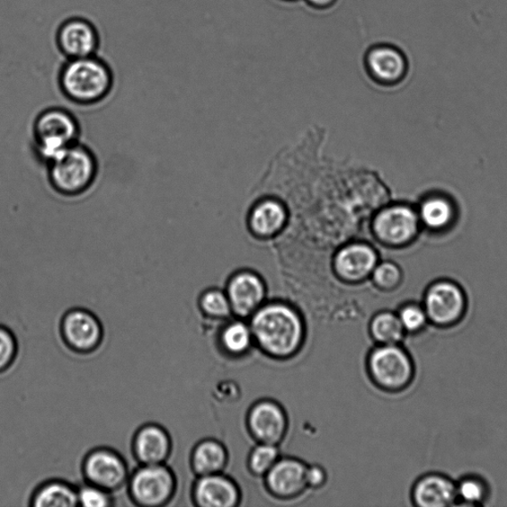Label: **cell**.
<instances>
[{
  "label": "cell",
  "instance_id": "obj_33",
  "mask_svg": "<svg viewBox=\"0 0 507 507\" xmlns=\"http://www.w3.org/2000/svg\"><path fill=\"white\" fill-rule=\"evenodd\" d=\"M324 470L319 467L307 469V483L309 486L317 487L324 482Z\"/></svg>",
  "mask_w": 507,
  "mask_h": 507
},
{
  "label": "cell",
  "instance_id": "obj_17",
  "mask_svg": "<svg viewBox=\"0 0 507 507\" xmlns=\"http://www.w3.org/2000/svg\"><path fill=\"white\" fill-rule=\"evenodd\" d=\"M249 424L258 440L266 444L279 443L287 429L286 415L278 405L264 402L253 407Z\"/></svg>",
  "mask_w": 507,
  "mask_h": 507
},
{
  "label": "cell",
  "instance_id": "obj_20",
  "mask_svg": "<svg viewBox=\"0 0 507 507\" xmlns=\"http://www.w3.org/2000/svg\"><path fill=\"white\" fill-rule=\"evenodd\" d=\"M287 220L286 208L280 201L269 199L256 204L249 217V225L257 236L272 237L282 231Z\"/></svg>",
  "mask_w": 507,
  "mask_h": 507
},
{
  "label": "cell",
  "instance_id": "obj_19",
  "mask_svg": "<svg viewBox=\"0 0 507 507\" xmlns=\"http://www.w3.org/2000/svg\"><path fill=\"white\" fill-rule=\"evenodd\" d=\"M307 469L297 460L286 459L275 462L266 473V480L274 494L281 496L297 495L307 486Z\"/></svg>",
  "mask_w": 507,
  "mask_h": 507
},
{
  "label": "cell",
  "instance_id": "obj_16",
  "mask_svg": "<svg viewBox=\"0 0 507 507\" xmlns=\"http://www.w3.org/2000/svg\"><path fill=\"white\" fill-rule=\"evenodd\" d=\"M413 498L420 507H447L457 502V487L448 477L429 474L417 480Z\"/></svg>",
  "mask_w": 507,
  "mask_h": 507
},
{
  "label": "cell",
  "instance_id": "obj_18",
  "mask_svg": "<svg viewBox=\"0 0 507 507\" xmlns=\"http://www.w3.org/2000/svg\"><path fill=\"white\" fill-rule=\"evenodd\" d=\"M193 492L195 502L203 507H233L239 498L235 485L217 474L201 476Z\"/></svg>",
  "mask_w": 507,
  "mask_h": 507
},
{
  "label": "cell",
  "instance_id": "obj_8",
  "mask_svg": "<svg viewBox=\"0 0 507 507\" xmlns=\"http://www.w3.org/2000/svg\"><path fill=\"white\" fill-rule=\"evenodd\" d=\"M373 380L388 390H402L414 378V364L411 356L397 344L384 345L373 351L370 358Z\"/></svg>",
  "mask_w": 507,
  "mask_h": 507
},
{
  "label": "cell",
  "instance_id": "obj_15",
  "mask_svg": "<svg viewBox=\"0 0 507 507\" xmlns=\"http://www.w3.org/2000/svg\"><path fill=\"white\" fill-rule=\"evenodd\" d=\"M171 451V436L162 426L146 424L137 431L135 453L142 465L164 464Z\"/></svg>",
  "mask_w": 507,
  "mask_h": 507
},
{
  "label": "cell",
  "instance_id": "obj_21",
  "mask_svg": "<svg viewBox=\"0 0 507 507\" xmlns=\"http://www.w3.org/2000/svg\"><path fill=\"white\" fill-rule=\"evenodd\" d=\"M416 210L421 225L432 231L448 228L456 215L451 200L440 194L425 198Z\"/></svg>",
  "mask_w": 507,
  "mask_h": 507
},
{
  "label": "cell",
  "instance_id": "obj_25",
  "mask_svg": "<svg viewBox=\"0 0 507 507\" xmlns=\"http://www.w3.org/2000/svg\"><path fill=\"white\" fill-rule=\"evenodd\" d=\"M251 328L243 323L236 322L229 324L222 332L221 340L225 348L231 354H243L252 342Z\"/></svg>",
  "mask_w": 507,
  "mask_h": 507
},
{
  "label": "cell",
  "instance_id": "obj_7",
  "mask_svg": "<svg viewBox=\"0 0 507 507\" xmlns=\"http://www.w3.org/2000/svg\"><path fill=\"white\" fill-rule=\"evenodd\" d=\"M176 491L173 471L164 464L143 465L131 476L129 492L137 504L148 507L165 505Z\"/></svg>",
  "mask_w": 507,
  "mask_h": 507
},
{
  "label": "cell",
  "instance_id": "obj_29",
  "mask_svg": "<svg viewBox=\"0 0 507 507\" xmlns=\"http://www.w3.org/2000/svg\"><path fill=\"white\" fill-rule=\"evenodd\" d=\"M278 456L279 451L274 445L262 443L251 453L250 467L258 475L266 474L277 462Z\"/></svg>",
  "mask_w": 507,
  "mask_h": 507
},
{
  "label": "cell",
  "instance_id": "obj_1",
  "mask_svg": "<svg viewBox=\"0 0 507 507\" xmlns=\"http://www.w3.org/2000/svg\"><path fill=\"white\" fill-rule=\"evenodd\" d=\"M251 331L261 348L274 357H289L298 349L304 337V326L296 311L281 304L257 310Z\"/></svg>",
  "mask_w": 507,
  "mask_h": 507
},
{
  "label": "cell",
  "instance_id": "obj_31",
  "mask_svg": "<svg viewBox=\"0 0 507 507\" xmlns=\"http://www.w3.org/2000/svg\"><path fill=\"white\" fill-rule=\"evenodd\" d=\"M78 505L85 507H108L113 504L110 492L92 484L77 489Z\"/></svg>",
  "mask_w": 507,
  "mask_h": 507
},
{
  "label": "cell",
  "instance_id": "obj_10",
  "mask_svg": "<svg viewBox=\"0 0 507 507\" xmlns=\"http://www.w3.org/2000/svg\"><path fill=\"white\" fill-rule=\"evenodd\" d=\"M364 67L373 81L381 86H395L405 78L408 61L402 50L389 44H379L368 50Z\"/></svg>",
  "mask_w": 507,
  "mask_h": 507
},
{
  "label": "cell",
  "instance_id": "obj_24",
  "mask_svg": "<svg viewBox=\"0 0 507 507\" xmlns=\"http://www.w3.org/2000/svg\"><path fill=\"white\" fill-rule=\"evenodd\" d=\"M371 331L375 339L384 345L397 344L405 333L398 315L391 313H381L373 318Z\"/></svg>",
  "mask_w": 507,
  "mask_h": 507
},
{
  "label": "cell",
  "instance_id": "obj_23",
  "mask_svg": "<svg viewBox=\"0 0 507 507\" xmlns=\"http://www.w3.org/2000/svg\"><path fill=\"white\" fill-rule=\"evenodd\" d=\"M192 467L200 476L217 474L226 462V452L217 441H203L192 453Z\"/></svg>",
  "mask_w": 507,
  "mask_h": 507
},
{
  "label": "cell",
  "instance_id": "obj_5",
  "mask_svg": "<svg viewBox=\"0 0 507 507\" xmlns=\"http://www.w3.org/2000/svg\"><path fill=\"white\" fill-rule=\"evenodd\" d=\"M422 307L429 323L447 328L458 324L465 316L467 297L456 282L438 281L427 289Z\"/></svg>",
  "mask_w": 507,
  "mask_h": 507
},
{
  "label": "cell",
  "instance_id": "obj_6",
  "mask_svg": "<svg viewBox=\"0 0 507 507\" xmlns=\"http://www.w3.org/2000/svg\"><path fill=\"white\" fill-rule=\"evenodd\" d=\"M421 225L414 208L405 203H396L377 213L372 221V233L382 244L402 247L413 241Z\"/></svg>",
  "mask_w": 507,
  "mask_h": 507
},
{
  "label": "cell",
  "instance_id": "obj_2",
  "mask_svg": "<svg viewBox=\"0 0 507 507\" xmlns=\"http://www.w3.org/2000/svg\"><path fill=\"white\" fill-rule=\"evenodd\" d=\"M59 86L70 102L91 106L109 96L113 75L110 67L95 56L70 59L61 70Z\"/></svg>",
  "mask_w": 507,
  "mask_h": 507
},
{
  "label": "cell",
  "instance_id": "obj_34",
  "mask_svg": "<svg viewBox=\"0 0 507 507\" xmlns=\"http://www.w3.org/2000/svg\"><path fill=\"white\" fill-rule=\"evenodd\" d=\"M338 0H306V3L315 8V10L324 11L335 5Z\"/></svg>",
  "mask_w": 507,
  "mask_h": 507
},
{
  "label": "cell",
  "instance_id": "obj_14",
  "mask_svg": "<svg viewBox=\"0 0 507 507\" xmlns=\"http://www.w3.org/2000/svg\"><path fill=\"white\" fill-rule=\"evenodd\" d=\"M226 293L233 310L240 316H248L261 306L266 287L259 274L241 271L230 279Z\"/></svg>",
  "mask_w": 507,
  "mask_h": 507
},
{
  "label": "cell",
  "instance_id": "obj_30",
  "mask_svg": "<svg viewBox=\"0 0 507 507\" xmlns=\"http://www.w3.org/2000/svg\"><path fill=\"white\" fill-rule=\"evenodd\" d=\"M398 318L405 331L411 333L422 331L427 323H429L423 307L415 304L406 305L400 309Z\"/></svg>",
  "mask_w": 507,
  "mask_h": 507
},
{
  "label": "cell",
  "instance_id": "obj_13",
  "mask_svg": "<svg viewBox=\"0 0 507 507\" xmlns=\"http://www.w3.org/2000/svg\"><path fill=\"white\" fill-rule=\"evenodd\" d=\"M379 262L378 253L373 247L356 242L344 246L336 254L334 269L347 282H361L371 277Z\"/></svg>",
  "mask_w": 507,
  "mask_h": 507
},
{
  "label": "cell",
  "instance_id": "obj_22",
  "mask_svg": "<svg viewBox=\"0 0 507 507\" xmlns=\"http://www.w3.org/2000/svg\"><path fill=\"white\" fill-rule=\"evenodd\" d=\"M35 507H74L78 506L77 489L61 480L42 485L32 497Z\"/></svg>",
  "mask_w": 507,
  "mask_h": 507
},
{
  "label": "cell",
  "instance_id": "obj_12",
  "mask_svg": "<svg viewBox=\"0 0 507 507\" xmlns=\"http://www.w3.org/2000/svg\"><path fill=\"white\" fill-rule=\"evenodd\" d=\"M61 332L70 348L78 352H91L102 338L99 319L86 309L69 311L63 319Z\"/></svg>",
  "mask_w": 507,
  "mask_h": 507
},
{
  "label": "cell",
  "instance_id": "obj_27",
  "mask_svg": "<svg viewBox=\"0 0 507 507\" xmlns=\"http://www.w3.org/2000/svg\"><path fill=\"white\" fill-rule=\"evenodd\" d=\"M457 487V501L460 500L466 504H480L487 500L488 489L484 480L468 477L462 479Z\"/></svg>",
  "mask_w": 507,
  "mask_h": 507
},
{
  "label": "cell",
  "instance_id": "obj_35",
  "mask_svg": "<svg viewBox=\"0 0 507 507\" xmlns=\"http://www.w3.org/2000/svg\"><path fill=\"white\" fill-rule=\"evenodd\" d=\"M287 2H296V0H287Z\"/></svg>",
  "mask_w": 507,
  "mask_h": 507
},
{
  "label": "cell",
  "instance_id": "obj_11",
  "mask_svg": "<svg viewBox=\"0 0 507 507\" xmlns=\"http://www.w3.org/2000/svg\"><path fill=\"white\" fill-rule=\"evenodd\" d=\"M57 41L60 50L70 60L95 56L100 45L99 33L84 19H72L61 24Z\"/></svg>",
  "mask_w": 507,
  "mask_h": 507
},
{
  "label": "cell",
  "instance_id": "obj_3",
  "mask_svg": "<svg viewBox=\"0 0 507 507\" xmlns=\"http://www.w3.org/2000/svg\"><path fill=\"white\" fill-rule=\"evenodd\" d=\"M46 168L52 190L65 198H77L90 191L100 171L94 151L81 142L53 159Z\"/></svg>",
  "mask_w": 507,
  "mask_h": 507
},
{
  "label": "cell",
  "instance_id": "obj_28",
  "mask_svg": "<svg viewBox=\"0 0 507 507\" xmlns=\"http://www.w3.org/2000/svg\"><path fill=\"white\" fill-rule=\"evenodd\" d=\"M371 278L380 290H390L399 286L403 280V272L391 261L379 262L373 269Z\"/></svg>",
  "mask_w": 507,
  "mask_h": 507
},
{
  "label": "cell",
  "instance_id": "obj_32",
  "mask_svg": "<svg viewBox=\"0 0 507 507\" xmlns=\"http://www.w3.org/2000/svg\"><path fill=\"white\" fill-rule=\"evenodd\" d=\"M16 352L17 345L12 333L0 326V372L11 366Z\"/></svg>",
  "mask_w": 507,
  "mask_h": 507
},
{
  "label": "cell",
  "instance_id": "obj_4",
  "mask_svg": "<svg viewBox=\"0 0 507 507\" xmlns=\"http://www.w3.org/2000/svg\"><path fill=\"white\" fill-rule=\"evenodd\" d=\"M81 133V124L73 112L59 106L44 110L32 127L35 156L46 166L78 143Z\"/></svg>",
  "mask_w": 507,
  "mask_h": 507
},
{
  "label": "cell",
  "instance_id": "obj_26",
  "mask_svg": "<svg viewBox=\"0 0 507 507\" xmlns=\"http://www.w3.org/2000/svg\"><path fill=\"white\" fill-rule=\"evenodd\" d=\"M200 306L203 313L211 317L224 318L233 311L227 293L217 289L204 291L200 298Z\"/></svg>",
  "mask_w": 507,
  "mask_h": 507
},
{
  "label": "cell",
  "instance_id": "obj_9",
  "mask_svg": "<svg viewBox=\"0 0 507 507\" xmlns=\"http://www.w3.org/2000/svg\"><path fill=\"white\" fill-rule=\"evenodd\" d=\"M84 474L88 484L114 492L127 483L128 468L119 453L108 448L92 451L84 461Z\"/></svg>",
  "mask_w": 507,
  "mask_h": 507
}]
</instances>
